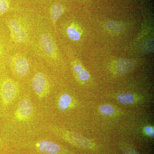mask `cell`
Listing matches in <instances>:
<instances>
[{
    "label": "cell",
    "mask_w": 154,
    "mask_h": 154,
    "mask_svg": "<svg viewBox=\"0 0 154 154\" xmlns=\"http://www.w3.org/2000/svg\"><path fill=\"white\" fill-rule=\"evenodd\" d=\"M18 84L9 78L0 79V102L3 107L11 105L19 94Z\"/></svg>",
    "instance_id": "cell-1"
},
{
    "label": "cell",
    "mask_w": 154,
    "mask_h": 154,
    "mask_svg": "<svg viewBox=\"0 0 154 154\" xmlns=\"http://www.w3.org/2000/svg\"><path fill=\"white\" fill-rule=\"evenodd\" d=\"M32 85L33 91L38 99H43L49 94L50 91L49 82L42 73H37L34 75Z\"/></svg>",
    "instance_id": "cell-2"
},
{
    "label": "cell",
    "mask_w": 154,
    "mask_h": 154,
    "mask_svg": "<svg viewBox=\"0 0 154 154\" xmlns=\"http://www.w3.org/2000/svg\"><path fill=\"white\" fill-rule=\"evenodd\" d=\"M11 38L17 43L25 42L28 38L27 28L23 23L16 20H11L8 23Z\"/></svg>",
    "instance_id": "cell-3"
},
{
    "label": "cell",
    "mask_w": 154,
    "mask_h": 154,
    "mask_svg": "<svg viewBox=\"0 0 154 154\" xmlns=\"http://www.w3.org/2000/svg\"><path fill=\"white\" fill-rule=\"evenodd\" d=\"M34 108L33 103L28 98L21 100L15 112V118L19 121H26L33 115Z\"/></svg>",
    "instance_id": "cell-4"
},
{
    "label": "cell",
    "mask_w": 154,
    "mask_h": 154,
    "mask_svg": "<svg viewBox=\"0 0 154 154\" xmlns=\"http://www.w3.org/2000/svg\"><path fill=\"white\" fill-rule=\"evenodd\" d=\"M51 130L61 135L62 137L70 143L78 146L88 147L90 146V143L85 137L75 133L64 131L57 129L55 127H51Z\"/></svg>",
    "instance_id": "cell-5"
},
{
    "label": "cell",
    "mask_w": 154,
    "mask_h": 154,
    "mask_svg": "<svg viewBox=\"0 0 154 154\" xmlns=\"http://www.w3.org/2000/svg\"><path fill=\"white\" fill-rule=\"evenodd\" d=\"M11 68L17 76H25L30 69V65L25 57L18 54L13 57L11 62Z\"/></svg>",
    "instance_id": "cell-6"
},
{
    "label": "cell",
    "mask_w": 154,
    "mask_h": 154,
    "mask_svg": "<svg viewBox=\"0 0 154 154\" xmlns=\"http://www.w3.org/2000/svg\"><path fill=\"white\" fill-rule=\"evenodd\" d=\"M39 152L45 154H57L61 151L60 146L52 141L42 140L37 142L34 144Z\"/></svg>",
    "instance_id": "cell-7"
},
{
    "label": "cell",
    "mask_w": 154,
    "mask_h": 154,
    "mask_svg": "<svg viewBox=\"0 0 154 154\" xmlns=\"http://www.w3.org/2000/svg\"><path fill=\"white\" fill-rule=\"evenodd\" d=\"M40 44L42 50L49 56H52L55 51L54 42L49 34L44 33L40 37Z\"/></svg>",
    "instance_id": "cell-8"
},
{
    "label": "cell",
    "mask_w": 154,
    "mask_h": 154,
    "mask_svg": "<svg viewBox=\"0 0 154 154\" xmlns=\"http://www.w3.org/2000/svg\"><path fill=\"white\" fill-rule=\"evenodd\" d=\"M134 66V63L132 60L129 59H122L118 61L117 63V71L120 74L126 73L131 69Z\"/></svg>",
    "instance_id": "cell-9"
},
{
    "label": "cell",
    "mask_w": 154,
    "mask_h": 154,
    "mask_svg": "<svg viewBox=\"0 0 154 154\" xmlns=\"http://www.w3.org/2000/svg\"><path fill=\"white\" fill-rule=\"evenodd\" d=\"M58 106L61 110H65L72 107V98L67 94H62L58 100Z\"/></svg>",
    "instance_id": "cell-10"
},
{
    "label": "cell",
    "mask_w": 154,
    "mask_h": 154,
    "mask_svg": "<svg viewBox=\"0 0 154 154\" xmlns=\"http://www.w3.org/2000/svg\"><path fill=\"white\" fill-rule=\"evenodd\" d=\"M5 37L0 31V68L4 65L7 58V47Z\"/></svg>",
    "instance_id": "cell-11"
},
{
    "label": "cell",
    "mask_w": 154,
    "mask_h": 154,
    "mask_svg": "<svg viewBox=\"0 0 154 154\" xmlns=\"http://www.w3.org/2000/svg\"><path fill=\"white\" fill-rule=\"evenodd\" d=\"M73 68L75 72L80 80L82 81H87L90 78V75L87 71L84 69L82 66L79 63L73 64Z\"/></svg>",
    "instance_id": "cell-12"
},
{
    "label": "cell",
    "mask_w": 154,
    "mask_h": 154,
    "mask_svg": "<svg viewBox=\"0 0 154 154\" xmlns=\"http://www.w3.org/2000/svg\"><path fill=\"white\" fill-rule=\"evenodd\" d=\"M63 6L60 4H56L53 7L51 13V20L55 23L61 17L63 13Z\"/></svg>",
    "instance_id": "cell-13"
},
{
    "label": "cell",
    "mask_w": 154,
    "mask_h": 154,
    "mask_svg": "<svg viewBox=\"0 0 154 154\" xmlns=\"http://www.w3.org/2000/svg\"><path fill=\"white\" fill-rule=\"evenodd\" d=\"M67 36L70 39L74 41H78L80 40L81 37V34L76 28L73 25H70L66 29Z\"/></svg>",
    "instance_id": "cell-14"
},
{
    "label": "cell",
    "mask_w": 154,
    "mask_h": 154,
    "mask_svg": "<svg viewBox=\"0 0 154 154\" xmlns=\"http://www.w3.org/2000/svg\"><path fill=\"white\" fill-rule=\"evenodd\" d=\"M106 26L107 29L116 32H122L124 30L125 26L121 22L116 21H108L106 23Z\"/></svg>",
    "instance_id": "cell-15"
},
{
    "label": "cell",
    "mask_w": 154,
    "mask_h": 154,
    "mask_svg": "<svg viewBox=\"0 0 154 154\" xmlns=\"http://www.w3.org/2000/svg\"><path fill=\"white\" fill-rule=\"evenodd\" d=\"M117 99L119 102L125 104L132 103L134 100V96L132 94H120L117 96Z\"/></svg>",
    "instance_id": "cell-16"
},
{
    "label": "cell",
    "mask_w": 154,
    "mask_h": 154,
    "mask_svg": "<svg viewBox=\"0 0 154 154\" xmlns=\"http://www.w3.org/2000/svg\"><path fill=\"white\" fill-rule=\"evenodd\" d=\"M101 113L106 116L112 115L114 112V108L113 106L109 105H104L100 108Z\"/></svg>",
    "instance_id": "cell-17"
},
{
    "label": "cell",
    "mask_w": 154,
    "mask_h": 154,
    "mask_svg": "<svg viewBox=\"0 0 154 154\" xmlns=\"http://www.w3.org/2000/svg\"><path fill=\"white\" fill-rule=\"evenodd\" d=\"M142 49L145 52H152L154 49L153 41L148 40L145 41L142 45Z\"/></svg>",
    "instance_id": "cell-18"
},
{
    "label": "cell",
    "mask_w": 154,
    "mask_h": 154,
    "mask_svg": "<svg viewBox=\"0 0 154 154\" xmlns=\"http://www.w3.org/2000/svg\"><path fill=\"white\" fill-rule=\"evenodd\" d=\"M10 9L8 0H0V15L5 14Z\"/></svg>",
    "instance_id": "cell-19"
},
{
    "label": "cell",
    "mask_w": 154,
    "mask_h": 154,
    "mask_svg": "<svg viewBox=\"0 0 154 154\" xmlns=\"http://www.w3.org/2000/svg\"><path fill=\"white\" fill-rule=\"evenodd\" d=\"M145 131L147 134L151 137L154 136V128L151 126H147L145 128Z\"/></svg>",
    "instance_id": "cell-20"
},
{
    "label": "cell",
    "mask_w": 154,
    "mask_h": 154,
    "mask_svg": "<svg viewBox=\"0 0 154 154\" xmlns=\"http://www.w3.org/2000/svg\"><path fill=\"white\" fill-rule=\"evenodd\" d=\"M124 152V154H139L137 152L130 148L125 149Z\"/></svg>",
    "instance_id": "cell-21"
},
{
    "label": "cell",
    "mask_w": 154,
    "mask_h": 154,
    "mask_svg": "<svg viewBox=\"0 0 154 154\" xmlns=\"http://www.w3.org/2000/svg\"><path fill=\"white\" fill-rule=\"evenodd\" d=\"M3 144V141L2 140V138L0 137V146Z\"/></svg>",
    "instance_id": "cell-22"
}]
</instances>
